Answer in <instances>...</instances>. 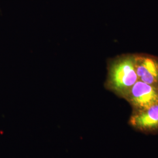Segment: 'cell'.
<instances>
[{"mask_svg":"<svg viewBox=\"0 0 158 158\" xmlns=\"http://www.w3.org/2000/svg\"><path fill=\"white\" fill-rule=\"evenodd\" d=\"M138 80L134 56L119 57L108 63L107 78L106 82L108 89L124 96Z\"/></svg>","mask_w":158,"mask_h":158,"instance_id":"6da1fadb","label":"cell"},{"mask_svg":"<svg viewBox=\"0 0 158 158\" xmlns=\"http://www.w3.org/2000/svg\"><path fill=\"white\" fill-rule=\"evenodd\" d=\"M131 104L139 110L158 103V87L138 80L126 94Z\"/></svg>","mask_w":158,"mask_h":158,"instance_id":"7a4b0ae2","label":"cell"},{"mask_svg":"<svg viewBox=\"0 0 158 158\" xmlns=\"http://www.w3.org/2000/svg\"><path fill=\"white\" fill-rule=\"evenodd\" d=\"M138 80L158 87V59L147 55H134Z\"/></svg>","mask_w":158,"mask_h":158,"instance_id":"3957f363","label":"cell"},{"mask_svg":"<svg viewBox=\"0 0 158 158\" xmlns=\"http://www.w3.org/2000/svg\"><path fill=\"white\" fill-rule=\"evenodd\" d=\"M131 124L142 130L158 128V103L146 109L139 110L131 118Z\"/></svg>","mask_w":158,"mask_h":158,"instance_id":"277c9868","label":"cell"}]
</instances>
